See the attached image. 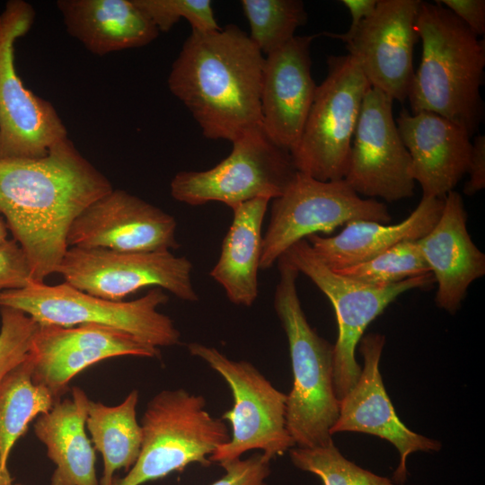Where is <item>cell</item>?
I'll return each instance as SVG.
<instances>
[{
    "instance_id": "4dcf8cb0",
    "label": "cell",
    "mask_w": 485,
    "mask_h": 485,
    "mask_svg": "<svg viewBox=\"0 0 485 485\" xmlns=\"http://www.w3.org/2000/svg\"><path fill=\"white\" fill-rule=\"evenodd\" d=\"M151 19L159 31H169L181 18L186 19L192 31H219L209 0H134Z\"/></svg>"
},
{
    "instance_id": "9a60e30c",
    "label": "cell",
    "mask_w": 485,
    "mask_h": 485,
    "mask_svg": "<svg viewBox=\"0 0 485 485\" xmlns=\"http://www.w3.org/2000/svg\"><path fill=\"white\" fill-rule=\"evenodd\" d=\"M120 356L159 357L160 350L127 331L106 325L40 323L30 350L31 380L46 389L56 402L68 391L76 375L101 360Z\"/></svg>"
},
{
    "instance_id": "836d02e7",
    "label": "cell",
    "mask_w": 485,
    "mask_h": 485,
    "mask_svg": "<svg viewBox=\"0 0 485 485\" xmlns=\"http://www.w3.org/2000/svg\"><path fill=\"white\" fill-rule=\"evenodd\" d=\"M225 475L211 485H266L270 473L269 460L261 453L246 459H234L219 463Z\"/></svg>"
},
{
    "instance_id": "ac0fdd59",
    "label": "cell",
    "mask_w": 485,
    "mask_h": 485,
    "mask_svg": "<svg viewBox=\"0 0 485 485\" xmlns=\"http://www.w3.org/2000/svg\"><path fill=\"white\" fill-rule=\"evenodd\" d=\"M384 343L385 337L379 333H368L361 338L358 348L364 361L361 374L354 387L340 401L339 417L331 434L359 432L389 441L400 454L392 480L402 484L408 476V456L419 451L438 452L442 444L410 430L397 416L379 370Z\"/></svg>"
},
{
    "instance_id": "8d00e7d4",
    "label": "cell",
    "mask_w": 485,
    "mask_h": 485,
    "mask_svg": "<svg viewBox=\"0 0 485 485\" xmlns=\"http://www.w3.org/2000/svg\"><path fill=\"white\" fill-rule=\"evenodd\" d=\"M340 2L348 9L351 15L348 30L344 33L324 31L320 35L338 39L344 43L354 35L360 23L373 13L378 0H341Z\"/></svg>"
},
{
    "instance_id": "2e32d148",
    "label": "cell",
    "mask_w": 485,
    "mask_h": 485,
    "mask_svg": "<svg viewBox=\"0 0 485 485\" xmlns=\"http://www.w3.org/2000/svg\"><path fill=\"white\" fill-rule=\"evenodd\" d=\"M420 0H378L373 13L344 42L371 87L403 103L414 77Z\"/></svg>"
},
{
    "instance_id": "7402d4cb",
    "label": "cell",
    "mask_w": 485,
    "mask_h": 485,
    "mask_svg": "<svg viewBox=\"0 0 485 485\" xmlns=\"http://www.w3.org/2000/svg\"><path fill=\"white\" fill-rule=\"evenodd\" d=\"M443 207L444 198H421L410 215L398 224L352 221L337 235L315 234L305 240L327 267L339 270L368 261L399 242L424 237L438 221Z\"/></svg>"
},
{
    "instance_id": "8fae6325",
    "label": "cell",
    "mask_w": 485,
    "mask_h": 485,
    "mask_svg": "<svg viewBox=\"0 0 485 485\" xmlns=\"http://www.w3.org/2000/svg\"><path fill=\"white\" fill-rule=\"evenodd\" d=\"M189 352L204 360L230 387L234 405L221 419L230 421V440L209 457L210 462L240 458L249 450H261L269 461L295 444L286 421L287 394L278 391L250 362L228 358L216 348L198 342L188 344Z\"/></svg>"
},
{
    "instance_id": "e0dca14e",
    "label": "cell",
    "mask_w": 485,
    "mask_h": 485,
    "mask_svg": "<svg viewBox=\"0 0 485 485\" xmlns=\"http://www.w3.org/2000/svg\"><path fill=\"white\" fill-rule=\"evenodd\" d=\"M175 218L123 190H112L85 207L73 221L68 247L103 248L125 252L171 251Z\"/></svg>"
},
{
    "instance_id": "ba28073f",
    "label": "cell",
    "mask_w": 485,
    "mask_h": 485,
    "mask_svg": "<svg viewBox=\"0 0 485 485\" xmlns=\"http://www.w3.org/2000/svg\"><path fill=\"white\" fill-rule=\"evenodd\" d=\"M391 219L384 203L360 198L344 179L322 181L297 172L286 190L272 199L260 269L271 268L292 245L309 235L329 234L352 221L387 225Z\"/></svg>"
},
{
    "instance_id": "83f0119b",
    "label": "cell",
    "mask_w": 485,
    "mask_h": 485,
    "mask_svg": "<svg viewBox=\"0 0 485 485\" xmlns=\"http://www.w3.org/2000/svg\"><path fill=\"white\" fill-rule=\"evenodd\" d=\"M241 5L249 23V37L265 56L290 41L307 22L301 0H242Z\"/></svg>"
},
{
    "instance_id": "603a6c76",
    "label": "cell",
    "mask_w": 485,
    "mask_h": 485,
    "mask_svg": "<svg viewBox=\"0 0 485 485\" xmlns=\"http://www.w3.org/2000/svg\"><path fill=\"white\" fill-rule=\"evenodd\" d=\"M66 31L93 55L150 44L159 30L134 0H58Z\"/></svg>"
},
{
    "instance_id": "d590c367",
    "label": "cell",
    "mask_w": 485,
    "mask_h": 485,
    "mask_svg": "<svg viewBox=\"0 0 485 485\" xmlns=\"http://www.w3.org/2000/svg\"><path fill=\"white\" fill-rule=\"evenodd\" d=\"M467 173L469 180L463 186V193L472 196L485 187V136L479 134L472 143V153Z\"/></svg>"
},
{
    "instance_id": "7c38bea8",
    "label": "cell",
    "mask_w": 485,
    "mask_h": 485,
    "mask_svg": "<svg viewBox=\"0 0 485 485\" xmlns=\"http://www.w3.org/2000/svg\"><path fill=\"white\" fill-rule=\"evenodd\" d=\"M35 11L10 0L0 13V158H39L67 137L55 107L27 89L14 64V44L26 35Z\"/></svg>"
},
{
    "instance_id": "d6986e66",
    "label": "cell",
    "mask_w": 485,
    "mask_h": 485,
    "mask_svg": "<svg viewBox=\"0 0 485 485\" xmlns=\"http://www.w3.org/2000/svg\"><path fill=\"white\" fill-rule=\"evenodd\" d=\"M319 35L295 36L264 60L262 128L290 154L299 144L317 87L312 75L311 45Z\"/></svg>"
},
{
    "instance_id": "f546056e",
    "label": "cell",
    "mask_w": 485,
    "mask_h": 485,
    "mask_svg": "<svg viewBox=\"0 0 485 485\" xmlns=\"http://www.w3.org/2000/svg\"><path fill=\"white\" fill-rule=\"evenodd\" d=\"M288 451L296 468L317 475L323 485H403L350 462L334 443L312 448L296 446Z\"/></svg>"
},
{
    "instance_id": "4fadbf2b",
    "label": "cell",
    "mask_w": 485,
    "mask_h": 485,
    "mask_svg": "<svg viewBox=\"0 0 485 485\" xmlns=\"http://www.w3.org/2000/svg\"><path fill=\"white\" fill-rule=\"evenodd\" d=\"M192 263L171 251L125 252L103 248L68 247L57 268L64 282L90 295L123 301L154 286L187 301L198 300L191 281Z\"/></svg>"
},
{
    "instance_id": "ffe728a7",
    "label": "cell",
    "mask_w": 485,
    "mask_h": 485,
    "mask_svg": "<svg viewBox=\"0 0 485 485\" xmlns=\"http://www.w3.org/2000/svg\"><path fill=\"white\" fill-rule=\"evenodd\" d=\"M422 198H444L467 173L472 142L461 125L431 111L401 110L395 119Z\"/></svg>"
},
{
    "instance_id": "484cf974",
    "label": "cell",
    "mask_w": 485,
    "mask_h": 485,
    "mask_svg": "<svg viewBox=\"0 0 485 485\" xmlns=\"http://www.w3.org/2000/svg\"><path fill=\"white\" fill-rule=\"evenodd\" d=\"M137 390L116 406L89 400L85 427L103 461L100 485H112L115 472H128L139 456L142 429L137 419Z\"/></svg>"
},
{
    "instance_id": "30bf717a",
    "label": "cell",
    "mask_w": 485,
    "mask_h": 485,
    "mask_svg": "<svg viewBox=\"0 0 485 485\" xmlns=\"http://www.w3.org/2000/svg\"><path fill=\"white\" fill-rule=\"evenodd\" d=\"M230 154L205 171H181L170 184L172 197L190 206L222 202L231 209L259 198L279 197L297 173L289 152L262 127L232 142Z\"/></svg>"
},
{
    "instance_id": "8992f818",
    "label": "cell",
    "mask_w": 485,
    "mask_h": 485,
    "mask_svg": "<svg viewBox=\"0 0 485 485\" xmlns=\"http://www.w3.org/2000/svg\"><path fill=\"white\" fill-rule=\"evenodd\" d=\"M168 301L160 287L131 301H110L66 283L31 281L18 289L0 291V307L18 309L40 323L72 327L95 323L122 330L154 347L180 343L173 321L157 309Z\"/></svg>"
},
{
    "instance_id": "4316f807",
    "label": "cell",
    "mask_w": 485,
    "mask_h": 485,
    "mask_svg": "<svg viewBox=\"0 0 485 485\" xmlns=\"http://www.w3.org/2000/svg\"><path fill=\"white\" fill-rule=\"evenodd\" d=\"M54 399L31 380L30 354L0 384V485L13 484L7 467L11 450L28 429L29 424L48 411Z\"/></svg>"
},
{
    "instance_id": "f1b7e54d",
    "label": "cell",
    "mask_w": 485,
    "mask_h": 485,
    "mask_svg": "<svg viewBox=\"0 0 485 485\" xmlns=\"http://www.w3.org/2000/svg\"><path fill=\"white\" fill-rule=\"evenodd\" d=\"M333 271L374 287H385L431 272L417 241L399 242L368 261Z\"/></svg>"
},
{
    "instance_id": "5b68a950",
    "label": "cell",
    "mask_w": 485,
    "mask_h": 485,
    "mask_svg": "<svg viewBox=\"0 0 485 485\" xmlns=\"http://www.w3.org/2000/svg\"><path fill=\"white\" fill-rule=\"evenodd\" d=\"M205 408L202 395L183 388L155 394L141 419L139 456L124 477H114L112 485H142L193 463L209 465L210 455L231 436L224 421Z\"/></svg>"
},
{
    "instance_id": "44dd1931",
    "label": "cell",
    "mask_w": 485,
    "mask_h": 485,
    "mask_svg": "<svg viewBox=\"0 0 485 485\" xmlns=\"http://www.w3.org/2000/svg\"><path fill=\"white\" fill-rule=\"evenodd\" d=\"M417 242L437 283L436 306L454 314L470 285L485 274V255L468 233L467 213L458 192L445 195L438 221Z\"/></svg>"
},
{
    "instance_id": "f35d334b",
    "label": "cell",
    "mask_w": 485,
    "mask_h": 485,
    "mask_svg": "<svg viewBox=\"0 0 485 485\" xmlns=\"http://www.w3.org/2000/svg\"><path fill=\"white\" fill-rule=\"evenodd\" d=\"M11 485H21V484H11Z\"/></svg>"
},
{
    "instance_id": "5bb4252c",
    "label": "cell",
    "mask_w": 485,
    "mask_h": 485,
    "mask_svg": "<svg viewBox=\"0 0 485 485\" xmlns=\"http://www.w3.org/2000/svg\"><path fill=\"white\" fill-rule=\"evenodd\" d=\"M393 101L370 87L362 102L344 178L358 195L394 202L410 198V156L392 113Z\"/></svg>"
},
{
    "instance_id": "6da1fadb",
    "label": "cell",
    "mask_w": 485,
    "mask_h": 485,
    "mask_svg": "<svg viewBox=\"0 0 485 485\" xmlns=\"http://www.w3.org/2000/svg\"><path fill=\"white\" fill-rule=\"evenodd\" d=\"M112 190L68 137L39 158H0V214L26 254L34 281L56 273L73 221Z\"/></svg>"
},
{
    "instance_id": "d4e9b609",
    "label": "cell",
    "mask_w": 485,
    "mask_h": 485,
    "mask_svg": "<svg viewBox=\"0 0 485 485\" xmlns=\"http://www.w3.org/2000/svg\"><path fill=\"white\" fill-rule=\"evenodd\" d=\"M270 199L259 198L233 210L232 224L209 275L223 287L230 302L250 307L259 294L258 272L263 219Z\"/></svg>"
},
{
    "instance_id": "3957f363",
    "label": "cell",
    "mask_w": 485,
    "mask_h": 485,
    "mask_svg": "<svg viewBox=\"0 0 485 485\" xmlns=\"http://www.w3.org/2000/svg\"><path fill=\"white\" fill-rule=\"evenodd\" d=\"M416 28L422 54L407 98L410 112H435L472 137L484 114L485 40L437 1H422Z\"/></svg>"
},
{
    "instance_id": "277c9868",
    "label": "cell",
    "mask_w": 485,
    "mask_h": 485,
    "mask_svg": "<svg viewBox=\"0 0 485 485\" xmlns=\"http://www.w3.org/2000/svg\"><path fill=\"white\" fill-rule=\"evenodd\" d=\"M274 308L286 332L293 372L286 421L295 446L312 448L333 443L331 429L338 419L340 401L333 382L334 345L309 324L296 289L299 272L282 255Z\"/></svg>"
},
{
    "instance_id": "9c48e42d",
    "label": "cell",
    "mask_w": 485,
    "mask_h": 485,
    "mask_svg": "<svg viewBox=\"0 0 485 485\" xmlns=\"http://www.w3.org/2000/svg\"><path fill=\"white\" fill-rule=\"evenodd\" d=\"M283 255L299 273L313 282L335 310L339 334L334 344L333 382L340 401L360 376L361 367L355 352L367 326L401 294L432 286L436 282L434 276L430 272L385 287L365 285L327 267L305 239L292 245Z\"/></svg>"
},
{
    "instance_id": "cb8c5ba5",
    "label": "cell",
    "mask_w": 485,
    "mask_h": 485,
    "mask_svg": "<svg viewBox=\"0 0 485 485\" xmlns=\"http://www.w3.org/2000/svg\"><path fill=\"white\" fill-rule=\"evenodd\" d=\"M89 400L83 389L74 386L71 399L56 401L34 423L36 436L56 465L50 485H100L95 450L85 432Z\"/></svg>"
},
{
    "instance_id": "d6a6232c",
    "label": "cell",
    "mask_w": 485,
    "mask_h": 485,
    "mask_svg": "<svg viewBox=\"0 0 485 485\" xmlns=\"http://www.w3.org/2000/svg\"><path fill=\"white\" fill-rule=\"evenodd\" d=\"M33 281L26 254L13 240L0 243V291L18 289Z\"/></svg>"
},
{
    "instance_id": "1f68e13d",
    "label": "cell",
    "mask_w": 485,
    "mask_h": 485,
    "mask_svg": "<svg viewBox=\"0 0 485 485\" xmlns=\"http://www.w3.org/2000/svg\"><path fill=\"white\" fill-rule=\"evenodd\" d=\"M0 384L30 354L39 322L12 307H0Z\"/></svg>"
},
{
    "instance_id": "74e56055",
    "label": "cell",
    "mask_w": 485,
    "mask_h": 485,
    "mask_svg": "<svg viewBox=\"0 0 485 485\" xmlns=\"http://www.w3.org/2000/svg\"><path fill=\"white\" fill-rule=\"evenodd\" d=\"M8 240V227L7 225L0 215V243Z\"/></svg>"
},
{
    "instance_id": "e575fe53",
    "label": "cell",
    "mask_w": 485,
    "mask_h": 485,
    "mask_svg": "<svg viewBox=\"0 0 485 485\" xmlns=\"http://www.w3.org/2000/svg\"><path fill=\"white\" fill-rule=\"evenodd\" d=\"M478 37L485 33L484 0H438Z\"/></svg>"
},
{
    "instance_id": "7a4b0ae2",
    "label": "cell",
    "mask_w": 485,
    "mask_h": 485,
    "mask_svg": "<svg viewBox=\"0 0 485 485\" xmlns=\"http://www.w3.org/2000/svg\"><path fill=\"white\" fill-rule=\"evenodd\" d=\"M264 60L249 35L235 24L213 32L191 31L172 65L168 88L206 138L234 142L262 127Z\"/></svg>"
},
{
    "instance_id": "52a82bcc",
    "label": "cell",
    "mask_w": 485,
    "mask_h": 485,
    "mask_svg": "<svg viewBox=\"0 0 485 485\" xmlns=\"http://www.w3.org/2000/svg\"><path fill=\"white\" fill-rule=\"evenodd\" d=\"M370 84L348 54L330 55L327 75L316 87L294 164L302 173L328 181L346 176L351 144Z\"/></svg>"
}]
</instances>
